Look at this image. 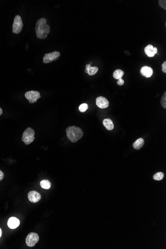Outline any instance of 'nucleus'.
Instances as JSON below:
<instances>
[{
    "label": "nucleus",
    "instance_id": "1",
    "mask_svg": "<svg viewBox=\"0 0 166 249\" xmlns=\"http://www.w3.org/2000/svg\"><path fill=\"white\" fill-rule=\"evenodd\" d=\"M35 32L38 38L45 40L50 32L49 25L47 24L45 18H40L37 21L35 24Z\"/></svg>",
    "mask_w": 166,
    "mask_h": 249
},
{
    "label": "nucleus",
    "instance_id": "2",
    "mask_svg": "<svg viewBox=\"0 0 166 249\" xmlns=\"http://www.w3.org/2000/svg\"><path fill=\"white\" fill-rule=\"evenodd\" d=\"M66 134L68 138L73 143L77 142L84 135V132L81 128L75 126H71L67 127Z\"/></svg>",
    "mask_w": 166,
    "mask_h": 249
},
{
    "label": "nucleus",
    "instance_id": "3",
    "mask_svg": "<svg viewBox=\"0 0 166 249\" xmlns=\"http://www.w3.org/2000/svg\"><path fill=\"white\" fill-rule=\"evenodd\" d=\"M35 131L31 127H28L23 132L22 141L24 142L25 145H29L34 142L35 139L34 137Z\"/></svg>",
    "mask_w": 166,
    "mask_h": 249
},
{
    "label": "nucleus",
    "instance_id": "4",
    "mask_svg": "<svg viewBox=\"0 0 166 249\" xmlns=\"http://www.w3.org/2000/svg\"><path fill=\"white\" fill-rule=\"evenodd\" d=\"M23 20L20 15L15 16L13 24V32L15 34H20L23 30Z\"/></svg>",
    "mask_w": 166,
    "mask_h": 249
},
{
    "label": "nucleus",
    "instance_id": "5",
    "mask_svg": "<svg viewBox=\"0 0 166 249\" xmlns=\"http://www.w3.org/2000/svg\"><path fill=\"white\" fill-rule=\"evenodd\" d=\"M39 240L40 237L37 234L31 232L28 234V235L27 236L25 239V242L27 246L33 247L37 244Z\"/></svg>",
    "mask_w": 166,
    "mask_h": 249
},
{
    "label": "nucleus",
    "instance_id": "6",
    "mask_svg": "<svg viewBox=\"0 0 166 249\" xmlns=\"http://www.w3.org/2000/svg\"><path fill=\"white\" fill-rule=\"evenodd\" d=\"M60 56V53L58 51H54L49 53L45 54L43 58V62L44 63H49L58 60Z\"/></svg>",
    "mask_w": 166,
    "mask_h": 249
},
{
    "label": "nucleus",
    "instance_id": "7",
    "mask_svg": "<svg viewBox=\"0 0 166 249\" xmlns=\"http://www.w3.org/2000/svg\"><path fill=\"white\" fill-rule=\"evenodd\" d=\"M25 97L28 100L29 103L33 104L37 102V100L41 97V96L39 91L32 90L26 92Z\"/></svg>",
    "mask_w": 166,
    "mask_h": 249
},
{
    "label": "nucleus",
    "instance_id": "8",
    "mask_svg": "<svg viewBox=\"0 0 166 249\" xmlns=\"http://www.w3.org/2000/svg\"><path fill=\"white\" fill-rule=\"evenodd\" d=\"M27 196L29 200L33 203H38L41 200V195L40 193L34 190L29 192Z\"/></svg>",
    "mask_w": 166,
    "mask_h": 249
},
{
    "label": "nucleus",
    "instance_id": "9",
    "mask_svg": "<svg viewBox=\"0 0 166 249\" xmlns=\"http://www.w3.org/2000/svg\"><path fill=\"white\" fill-rule=\"evenodd\" d=\"M96 104L100 108L104 109L109 106V101L106 97H99L96 99Z\"/></svg>",
    "mask_w": 166,
    "mask_h": 249
},
{
    "label": "nucleus",
    "instance_id": "10",
    "mask_svg": "<svg viewBox=\"0 0 166 249\" xmlns=\"http://www.w3.org/2000/svg\"><path fill=\"white\" fill-rule=\"evenodd\" d=\"M157 51L156 47H154L153 45L151 44L147 45L144 49L145 53L149 57L154 56V55L157 53Z\"/></svg>",
    "mask_w": 166,
    "mask_h": 249
},
{
    "label": "nucleus",
    "instance_id": "11",
    "mask_svg": "<svg viewBox=\"0 0 166 249\" xmlns=\"http://www.w3.org/2000/svg\"><path fill=\"white\" fill-rule=\"evenodd\" d=\"M140 73L142 76L146 78H150L153 75V70L150 67L144 66L141 68Z\"/></svg>",
    "mask_w": 166,
    "mask_h": 249
},
{
    "label": "nucleus",
    "instance_id": "12",
    "mask_svg": "<svg viewBox=\"0 0 166 249\" xmlns=\"http://www.w3.org/2000/svg\"><path fill=\"white\" fill-rule=\"evenodd\" d=\"M20 224V220L14 217H12L8 219V227L14 229L15 228H17L19 226Z\"/></svg>",
    "mask_w": 166,
    "mask_h": 249
},
{
    "label": "nucleus",
    "instance_id": "13",
    "mask_svg": "<svg viewBox=\"0 0 166 249\" xmlns=\"http://www.w3.org/2000/svg\"><path fill=\"white\" fill-rule=\"evenodd\" d=\"M98 68L97 67H91L90 64H87L86 66V69H85V72L86 73H88L89 75L92 76L94 75L97 73L98 71Z\"/></svg>",
    "mask_w": 166,
    "mask_h": 249
},
{
    "label": "nucleus",
    "instance_id": "14",
    "mask_svg": "<svg viewBox=\"0 0 166 249\" xmlns=\"http://www.w3.org/2000/svg\"><path fill=\"white\" fill-rule=\"evenodd\" d=\"M103 124L108 130H112L114 128V124L112 120L110 118L104 119L103 121Z\"/></svg>",
    "mask_w": 166,
    "mask_h": 249
},
{
    "label": "nucleus",
    "instance_id": "15",
    "mask_svg": "<svg viewBox=\"0 0 166 249\" xmlns=\"http://www.w3.org/2000/svg\"><path fill=\"white\" fill-rule=\"evenodd\" d=\"M144 144V140L142 138H140L134 142L133 146L134 148L136 150H140L143 146Z\"/></svg>",
    "mask_w": 166,
    "mask_h": 249
},
{
    "label": "nucleus",
    "instance_id": "16",
    "mask_svg": "<svg viewBox=\"0 0 166 249\" xmlns=\"http://www.w3.org/2000/svg\"><path fill=\"white\" fill-rule=\"evenodd\" d=\"M124 75V73L123 70H121L120 69H117L116 71H114L113 74V77L114 79H120V78H121L123 77V75Z\"/></svg>",
    "mask_w": 166,
    "mask_h": 249
},
{
    "label": "nucleus",
    "instance_id": "17",
    "mask_svg": "<svg viewBox=\"0 0 166 249\" xmlns=\"http://www.w3.org/2000/svg\"><path fill=\"white\" fill-rule=\"evenodd\" d=\"M40 184L42 189H45V190L49 189L51 186L50 182L49 180H41Z\"/></svg>",
    "mask_w": 166,
    "mask_h": 249
},
{
    "label": "nucleus",
    "instance_id": "18",
    "mask_svg": "<svg viewBox=\"0 0 166 249\" xmlns=\"http://www.w3.org/2000/svg\"><path fill=\"white\" fill-rule=\"evenodd\" d=\"M164 177V174L162 172H158L156 174H154L153 178L156 180H161L163 179Z\"/></svg>",
    "mask_w": 166,
    "mask_h": 249
},
{
    "label": "nucleus",
    "instance_id": "19",
    "mask_svg": "<svg viewBox=\"0 0 166 249\" xmlns=\"http://www.w3.org/2000/svg\"><path fill=\"white\" fill-rule=\"evenodd\" d=\"M79 109L81 113H84L88 109V105L87 104H82L79 107Z\"/></svg>",
    "mask_w": 166,
    "mask_h": 249
},
{
    "label": "nucleus",
    "instance_id": "20",
    "mask_svg": "<svg viewBox=\"0 0 166 249\" xmlns=\"http://www.w3.org/2000/svg\"><path fill=\"white\" fill-rule=\"evenodd\" d=\"M161 104L163 108H166V92H165L163 96H162L161 101Z\"/></svg>",
    "mask_w": 166,
    "mask_h": 249
},
{
    "label": "nucleus",
    "instance_id": "21",
    "mask_svg": "<svg viewBox=\"0 0 166 249\" xmlns=\"http://www.w3.org/2000/svg\"><path fill=\"white\" fill-rule=\"evenodd\" d=\"M158 4L159 6H160L162 8L166 10V0H160L158 1Z\"/></svg>",
    "mask_w": 166,
    "mask_h": 249
},
{
    "label": "nucleus",
    "instance_id": "22",
    "mask_svg": "<svg viewBox=\"0 0 166 249\" xmlns=\"http://www.w3.org/2000/svg\"><path fill=\"white\" fill-rule=\"evenodd\" d=\"M117 84H118L119 86H123V85L124 84V81L123 80V78H120L118 79V81L117 82Z\"/></svg>",
    "mask_w": 166,
    "mask_h": 249
},
{
    "label": "nucleus",
    "instance_id": "23",
    "mask_svg": "<svg viewBox=\"0 0 166 249\" xmlns=\"http://www.w3.org/2000/svg\"><path fill=\"white\" fill-rule=\"evenodd\" d=\"M162 71L164 72V73H166V62L165 61V62H164L163 64L162 65Z\"/></svg>",
    "mask_w": 166,
    "mask_h": 249
},
{
    "label": "nucleus",
    "instance_id": "24",
    "mask_svg": "<svg viewBox=\"0 0 166 249\" xmlns=\"http://www.w3.org/2000/svg\"><path fill=\"white\" fill-rule=\"evenodd\" d=\"M4 173H3V172H2L0 170V181L3 180V178H4Z\"/></svg>",
    "mask_w": 166,
    "mask_h": 249
},
{
    "label": "nucleus",
    "instance_id": "25",
    "mask_svg": "<svg viewBox=\"0 0 166 249\" xmlns=\"http://www.w3.org/2000/svg\"><path fill=\"white\" fill-rule=\"evenodd\" d=\"M2 113H3V110L0 107V116H1Z\"/></svg>",
    "mask_w": 166,
    "mask_h": 249
},
{
    "label": "nucleus",
    "instance_id": "26",
    "mask_svg": "<svg viewBox=\"0 0 166 249\" xmlns=\"http://www.w3.org/2000/svg\"><path fill=\"white\" fill-rule=\"evenodd\" d=\"M2 231L1 229L0 228V237L2 236Z\"/></svg>",
    "mask_w": 166,
    "mask_h": 249
}]
</instances>
